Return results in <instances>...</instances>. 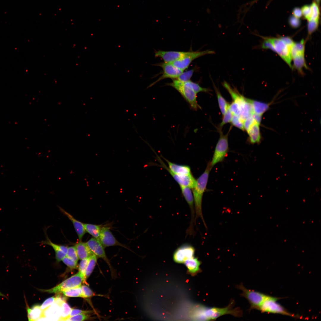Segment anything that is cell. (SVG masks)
Segmentation results:
<instances>
[{
  "mask_svg": "<svg viewBox=\"0 0 321 321\" xmlns=\"http://www.w3.org/2000/svg\"><path fill=\"white\" fill-rule=\"evenodd\" d=\"M61 293L66 297L82 298L81 286L64 290L62 291Z\"/></svg>",
  "mask_w": 321,
  "mask_h": 321,
  "instance_id": "obj_31",
  "label": "cell"
},
{
  "mask_svg": "<svg viewBox=\"0 0 321 321\" xmlns=\"http://www.w3.org/2000/svg\"><path fill=\"white\" fill-rule=\"evenodd\" d=\"M237 287L242 291L241 295L246 298L248 301L250 305V310H258L262 303L269 296L257 291L247 289L242 284L237 285Z\"/></svg>",
  "mask_w": 321,
  "mask_h": 321,
  "instance_id": "obj_5",
  "label": "cell"
},
{
  "mask_svg": "<svg viewBox=\"0 0 321 321\" xmlns=\"http://www.w3.org/2000/svg\"><path fill=\"white\" fill-rule=\"evenodd\" d=\"M289 22L290 26L294 28L298 27L301 23L300 21L299 18L293 15L290 16L289 20Z\"/></svg>",
  "mask_w": 321,
  "mask_h": 321,
  "instance_id": "obj_47",
  "label": "cell"
},
{
  "mask_svg": "<svg viewBox=\"0 0 321 321\" xmlns=\"http://www.w3.org/2000/svg\"><path fill=\"white\" fill-rule=\"evenodd\" d=\"M316 0L317 1V3H318V4L320 2V0Z\"/></svg>",
  "mask_w": 321,
  "mask_h": 321,
  "instance_id": "obj_54",
  "label": "cell"
},
{
  "mask_svg": "<svg viewBox=\"0 0 321 321\" xmlns=\"http://www.w3.org/2000/svg\"><path fill=\"white\" fill-rule=\"evenodd\" d=\"M83 283H85L84 277L78 272L54 287L42 290L49 293H59L64 290L80 286Z\"/></svg>",
  "mask_w": 321,
  "mask_h": 321,
  "instance_id": "obj_7",
  "label": "cell"
},
{
  "mask_svg": "<svg viewBox=\"0 0 321 321\" xmlns=\"http://www.w3.org/2000/svg\"><path fill=\"white\" fill-rule=\"evenodd\" d=\"M220 136L215 147L212 159L210 162L212 167L216 164L222 161L226 156L229 150L228 134H223L219 130Z\"/></svg>",
  "mask_w": 321,
  "mask_h": 321,
  "instance_id": "obj_8",
  "label": "cell"
},
{
  "mask_svg": "<svg viewBox=\"0 0 321 321\" xmlns=\"http://www.w3.org/2000/svg\"><path fill=\"white\" fill-rule=\"evenodd\" d=\"M92 311H91L83 310L79 309H72L69 317L81 314H89L92 313Z\"/></svg>",
  "mask_w": 321,
  "mask_h": 321,
  "instance_id": "obj_49",
  "label": "cell"
},
{
  "mask_svg": "<svg viewBox=\"0 0 321 321\" xmlns=\"http://www.w3.org/2000/svg\"><path fill=\"white\" fill-rule=\"evenodd\" d=\"M214 53V51L209 50L186 52L182 57L171 63L176 67L184 71L188 67L192 62L195 59L207 54Z\"/></svg>",
  "mask_w": 321,
  "mask_h": 321,
  "instance_id": "obj_9",
  "label": "cell"
},
{
  "mask_svg": "<svg viewBox=\"0 0 321 321\" xmlns=\"http://www.w3.org/2000/svg\"><path fill=\"white\" fill-rule=\"evenodd\" d=\"M0 296L3 297L7 299H8V297L5 295L3 294L0 291Z\"/></svg>",
  "mask_w": 321,
  "mask_h": 321,
  "instance_id": "obj_53",
  "label": "cell"
},
{
  "mask_svg": "<svg viewBox=\"0 0 321 321\" xmlns=\"http://www.w3.org/2000/svg\"><path fill=\"white\" fill-rule=\"evenodd\" d=\"M63 262L71 269L77 268V262L66 256L62 260Z\"/></svg>",
  "mask_w": 321,
  "mask_h": 321,
  "instance_id": "obj_44",
  "label": "cell"
},
{
  "mask_svg": "<svg viewBox=\"0 0 321 321\" xmlns=\"http://www.w3.org/2000/svg\"><path fill=\"white\" fill-rule=\"evenodd\" d=\"M166 85L172 87L180 93L193 109L197 110L201 108L197 101L196 93L184 82L175 79Z\"/></svg>",
  "mask_w": 321,
  "mask_h": 321,
  "instance_id": "obj_3",
  "label": "cell"
},
{
  "mask_svg": "<svg viewBox=\"0 0 321 321\" xmlns=\"http://www.w3.org/2000/svg\"><path fill=\"white\" fill-rule=\"evenodd\" d=\"M212 168L210 162H209L204 172L196 180L195 185L193 188L196 217L202 219L205 226L202 213V200L204 193L206 189L209 173Z\"/></svg>",
  "mask_w": 321,
  "mask_h": 321,
  "instance_id": "obj_2",
  "label": "cell"
},
{
  "mask_svg": "<svg viewBox=\"0 0 321 321\" xmlns=\"http://www.w3.org/2000/svg\"><path fill=\"white\" fill-rule=\"evenodd\" d=\"M89 248L93 253L98 258H100L104 260L109 267L111 273L113 275V269L111 265L110 262L107 258L103 246L100 241L94 237L89 240L86 243Z\"/></svg>",
  "mask_w": 321,
  "mask_h": 321,
  "instance_id": "obj_12",
  "label": "cell"
},
{
  "mask_svg": "<svg viewBox=\"0 0 321 321\" xmlns=\"http://www.w3.org/2000/svg\"><path fill=\"white\" fill-rule=\"evenodd\" d=\"M66 256L77 262L79 258L75 246L68 248Z\"/></svg>",
  "mask_w": 321,
  "mask_h": 321,
  "instance_id": "obj_37",
  "label": "cell"
},
{
  "mask_svg": "<svg viewBox=\"0 0 321 321\" xmlns=\"http://www.w3.org/2000/svg\"><path fill=\"white\" fill-rule=\"evenodd\" d=\"M233 114L230 111L229 107L225 114L223 115V118L219 126L221 128L224 125L231 122Z\"/></svg>",
  "mask_w": 321,
  "mask_h": 321,
  "instance_id": "obj_39",
  "label": "cell"
},
{
  "mask_svg": "<svg viewBox=\"0 0 321 321\" xmlns=\"http://www.w3.org/2000/svg\"><path fill=\"white\" fill-rule=\"evenodd\" d=\"M252 116L254 119L255 121L258 123L260 124L262 119V116L256 114L254 113L252 114Z\"/></svg>",
  "mask_w": 321,
  "mask_h": 321,
  "instance_id": "obj_52",
  "label": "cell"
},
{
  "mask_svg": "<svg viewBox=\"0 0 321 321\" xmlns=\"http://www.w3.org/2000/svg\"><path fill=\"white\" fill-rule=\"evenodd\" d=\"M97 258L94 254L89 256V261L85 272L84 280L85 282L92 272L96 264Z\"/></svg>",
  "mask_w": 321,
  "mask_h": 321,
  "instance_id": "obj_28",
  "label": "cell"
},
{
  "mask_svg": "<svg viewBox=\"0 0 321 321\" xmlns=\"http://www.w3.org/2000/svg\"><path fill=\"white\" fill-rule=\"evenodd\" d=\"M157 159L160 163V166L166 169L170 173L174 179L179 184L180 186L188 187L193 188L196 182V180L192 174L187 176H181L177 175L171 171L158 156Z\"/></svg>",
  "mask_w": 321,
  "mask_h": 321,
  "instance_id": "obj_13",
  "label": "cell"
},
{
  "mask_svg": "<svg viewBox=\"0 0 321 321\" xmlns=\"http://www.w3.org/2000/svg\"><path fill=\"white\" fill-rule=\"evenodd\" d=\"M259 36L263 39H266L270 42L273 46L275 52L288 65L290 68H292L291 64L292 57L291 54V48L289 47L280 38L269 37Z\"/></svg>",
  "mask_w": 321,
  "mask_h": 321,
  "instance_id": "obj_6",
  "label": "cell"
},
{
  "mask_svg": "<svg viewBox=\"0 0 321 321\" xmlns=\"http://www.w3.org/2000/svg\"><path fill=\"white\" fill-rule=\"evenodd\" d=\"M279 37L291 48L295 43L292 38L289 37L282 36Z\"/></svg>",
  "mask_w": 321,
  "mask_h": 321,
  "instance_id": "obj_50",
  "label": "cell"
},
{
  "mask_svg": "<svg viewBox=\"0 0 321 321\" xmlns=\"http://www.w3.org/2000/svg\"><path fill=\"white\" fill-rule=\"evenodd\" d=\"M292 14L294 16L299 18L302 15L301 10L299 8H295L292 10Z\"/></svg>",
  "mask_w": 321,
  "mask_h": 321,
  "instance_id": "obj_51",
  "label": "cell"
},
{
  "mask_svg": "<svg viewBox=\"0 0 321 321\" xmlns=\"http://www.w3.org/2000/svg\"><path fill=\"white\" fill-rule=\"evenodd\" d=\"M89 314H81L69 317L64 321H84L89 318Z\"/></svg>",
  "mask_w": 321,
  "mask_h": 321,
  "instance_id": "obj_36",
  "label": "cell"
},
{
  "mask_svg": "<svg viewBox=\"0 0 321 321\" xmlns=\"http://www.w3.org/2000/svg\"><path fill=\"white\" fill-rule=\"evenodd\" d=\"M243 122L239 116L233 115L231 122L233 126L244 130Z\"/></svg>",
  "mask_w": 321,
  "mask_h": 321,
  "instance_id": "obj_34",
  "label": "cell"
},
{
  "mask_svg": "<svg viewBox=\"0 0 321 321\" xmlns=\"http://www.w3.org/2000/svg\"><path fill=\"white\" fill-rule=\"evenodd\" d=\"M155 65L160 66L162 68L163 73L157 80L151 84L148 87L152 86L163 79L168 78L176 79L183 72V70L176 67L171 63L164 62L158 63Z\"/></svg>",
  "mask_w": 321,
  "mask_h": 321,
  "instance_id": "obj_10",
  "label": "cell"
},
{
  "mask_svg": "<svg viewBox=\"0 0 321 321\" xmlns=\"http://www.w3.org/2000/svg\"><path fill=\"white\" fill-rule=\"evenodd\" d=\"M42 243L49 245L53 248L55 252L56 259L58 262L62 260L63 258L66 256L68 249L67 247L54 243L48 238Z\"/></svg>",
  "mask_w": 321,
  "mask_h": 321,
  "instance_id": "obj_18",
  "label": "cell"
},
{
  "mask_svg": "<svg viewBox=\"0 0 321 321\" xmlns=\"http://www.w3.org/2000/svg\"><path fill=\"white\" fill-rule=\"evenodd\" d=\"M229 108L233 115L240 116V108L239 104L237 102L233 101L229 105Z\"/></svg>",
  "mask_w": 321,
  "mask_h": 321,
  "instance_id": "obj_41",
  "label": "cell"
},
{
  "mask_svg": "<svg viewBox=\"0 0 321 321\" xmlns=\"http://www.w3.org/2000/svg\"><path fill=\"white\" fill-rule=\"evenodd\" d=\"M194 71V70L192 69L186 72H183L176 79L183 82L190 81Z\"/></svg>",
  "mask_w": 321,
  "mask_h": 321,
  "instance_id": "obj_33",
  "label": "cell"
},
{
  "mask_svg": "<svg viewBox=\"0 0 321 321\" xmlns=\"http://www.w3.org/2000/svg\"><path fill=\"white\" fill-rule=\"evenodd\" d=\"M59 208L61 211L72 222L79 239L81 240L86 232L84 224L75 219L71 215L63 209L60 207Z\"/></svg>",
  "mask_w": 321,
  "mask_h": 321,
  "instance_id": "obj_19",
  "label": "cell"
},
{
  "mask_svg": "<svg viewBox=\"0 0 321 321\" xmlns=\"http://www.w3.org/2000/svg\"><path fill=\"white\" fill-rule=\"evenodd\" d=\"M256 122L252 116L250 115L244 121L243 124L244 130L247 132L250 127L255 122Z\"/></svg>",
  "mask_w": 321,
  "mask_h": 321,
  "instance_id": "obj_46",
  "label": "cell"
},
{
  "mask_svg": "<svg viewBox=\"0 0 321 321\" xmlns=\"http://www.w3.org/2000/svg\"><path fill=\"white\" fill-rule=\"evenodd\" d=\"M180 187L182 195L191 210V217L190 225L188 230V232L189 233H191L192 231V226L195 220V210L193 194L191 190V188L190 187L182 186H180Z\"/></svg>",
  "mask_w": 321,
  "mask_h": 321,
  "instance_id": "obj_15",
  "label": "cell"
},
{
  "mask_svg": "<svg viewBox=\"0 0 321 321\" xmlns=\"http://www.w3.org/2000/svg\"><path fill=\"white\" fill-rule=\"evenodd\" d=\"M186 53L184 51L159 50L155 52V56L161 58L165 62L172 63L181 58Z\"/></svg>",
  "mask_w": 321,
  "mask_h": 321,
  "instance_id": "obj_16",
  "label": "cell"
},
{
  "mask_svg": "<svg viewBox=\"0 0 321 321\" xmlns=\"http://www.w3.org/2000/svg\"><path fill=\"white\" fill-rule=\"evenodd\" d=\"M81 288L82 298H90L95 295V293L87 286L86 285L81 286Z\"/></svg>",
  "mask_w": 321,
  "mask_h": 321,
  "instance_id": "obj_38",
  "label": "cell"
},
{
  "mask_svg": "<svg viewBox=\"0 0 321 321\" xmlns=\"http://www.w3.org/2000/svg\"><path fill=\"white\" fill-rule=\"evenodd\" d=\"M293 62V67L298 72L302 75L303 74V68L308 69L305 60L304 55L298 56L292 59Z\"/></svg>",
  "mask_w": 321,
  "mask_h": 321,
  "instance_id": "obj_26",
  "label": "cell"
},
{
  "mask_svg": "<svg viewBox=\"0 0 321 321\" xmlns=\"http://www.w3.org/2000/svg\"><path fill=\"white\" fill-rule=\"evenodd\" d=\"M188 269V272L194 276L200 272L201 262L194 257L186 260L184 263Z\"/></svg>",
  "mask_w": 321,
  "mask_h": 321,
  "instance_id": "obj_21",
  "label": "cell"
},
{
  "mask_svg": "<svg viewBox=\"0 0 321 321\" xmlns=\"http://www.w3.org/2000/svg\"><path fill=\"white\" fill-rule=\"evenodd\" d=\"M99 241L104 248L111 246H119L128 249L126 246L117 240L108 227H102Z\"/></svg>",
  "mask_w": 321,
  "mask_h": 321,
  "instance_id": "obj_14",
  "label": "cell"
},
{
  "mask_svg": "<svg viewBox=\"0 0 321 321\" xmlns=\"http://www.w3.org/2000/svg\"><path fill=\"white\" fill-rule=\"evenodd\" d=\"M234 302L232 301L227 306L224 308L209 307L203 306L196 307L194 310L193 317L197 320H214L223 315L230 314L235 317H240L242 311L238 307H234Z\"/></svg>",
  "mask_w": 321,
  "mask_h": 321,
  "instance_id": "obj_1",
  "label": "cell"
},
{
  "mask_svg": "<svg viewBox=\"0 0 321 321\" xmlns=\"http://www.w3.org/2000/svg\"><path fill=\"white\" fill-rule=\"evenodd\" d=\"M305 41L302 39L299 42L294 43L291 49L292 59L300 55H304Z\"/></svg>",
  "mask_w": 321,
  "mask_h": 321,
  "instance_id": "obj_25",
  "label": "cell"
},
{
  "mask_svg": "<svg viewBox=\"0 0 321 321\" xmlns=\"http://www.w3.org/2000/svg\"><path fill=\"white\" fill-rule=\"evenodd\" d=\"M263 40V41L261 45V48L264 49H270L275 52L274 48L271 43L266 39Z\"/></svg>",
  "mask_w": 321,
  "mask_h": 321,
  "instance_id": "obj_48",
  "label": "cell"
},
{
  "mask_svg": "<svg viewBox=\"0 0 321 321\" xmlns=\"http://www.w3.org/2000/svg\"><path fill=\"white\" fill-rule=\"evenodd\" d=\"M302 15L305 18L309 21L311 20V9L310 5H305L301 9Z\"/></svg>",
  "mask_w": 321,
  "mask_h": 321,
  "instance_id": "obj_43",
  "label": "cell"
},
{
  "mask_svg": "<svg viewBox=\"0 0 321 321\" xmlns=\"http://www.w3.org/2000/svg\"><path fill=\"white\" fill-rule=\"evenodd\" d=\"M89 257H88L81 259V261L80 262L78 266L79 272L84 276V279L85 272L89 261ZM85 282H86L85 281Z\"/></svg>",
  "mask_w": 321,
  "mask_h": 321,
  "instance_id": "obj_42",
  "label": "cell"
},
{
  "mask_svg": "<svg viewBox=\"0 0 321 321\" xmlns=\"http://www.w3.org/2000/svg\"><path fill=\"white\" fill-rule=\"evenodd\" d=\"M59 305L60 307L61 314L58 320L64 321L69 317L72 309L66 302L65 300L62 301Z\"/></svg>",
  "mask_w": 321,
  "mask_h": 321,
  "instance_id": "obj_30",
  "label": "cell"
},
{
  "mask_svg": "<svg viewBox=\"0 0 321 321\" xmlns=\"http://www.w3.org/2000/svg\"><path fill=\"white\" fill-rule=\"evenodd\" d=\"M319 25V21L311 20L309 21L307 28L309 36L315 31L317 29Z\"/></svg>",
  "mask_w": 321,
  "mask_h": 321,
  "instance_id": "obj_40",
  "label": "cell"
},
{
  "mask_svg": "<svg viewBox=\"0 0 321 321\" xmlns=\"http://www.w3.org/2000/svg\"><path fill=\"white\" fill-rule=\"evenodd\" d=\"M195 251L194 248L190 244L186 243L179 247L173 255L174 261L177 263H184L188 259L194 257Z\"/></svg>",
  "mask_w": 321,
  "mask_h": 321,
  "instance_id": "obj_11",
  "label": "cell"
},
{
  "mask_svg": "<svg viewBox=\"0 0 321 321\" xmlns=\"http://www.w3.org/2000/svg\"><path fill=\"white\" fill-rule=\"evenodd\" d=\"M214 86L216 94L219 108L222 115H223L228 108L229 105L221 95L215 86L214 85Z\"/></svg>",
  "mask_w": 321,
  "mask_h": 321,
  "instance_id": "obj_29",
  "label": "cell"
},
{
  "mask_svg": "<svg viewBox=\"0 0 321 321\" xmlns=\"http://www.w3.org/2000/svg\"><path fill=\"white\" fill-rule=\"evenodd\" d=\"M79 259H82L88 257L93 254L86 243L80 240L75 246Z\"/></svg>",
  "mask_w": 321,
  "mask_h": 321,
  "instance_id": "obj_23",
  "label": "cell"
},
{
  "mask_svg": "<svg viewBox=\"0 0 321 321\" xmlns=\"http://www.w3.org/2000/svg\"><path fill=\"white\" fill-rule=\"evenodd\" d=\"M259 125V124L257 122H255L250 127L247 132L249 136L250 142L252 144L259 143L261 140Z\"/></svg>",
  "mask_w": 321,
  "mask_h": 321,
  "instance_id": "obj_22",
  "label": "cell"
},
{
  "mask_svg": "<svg viewBox=\"0 0 321 321\" xmlns=\"http://www.w3.org/2000/svg\"><path fill=\"white\" fill-rule=\"evenodd\" d=\"M252 107L254 113L262 116L269 109V104L248 99Z\"/></svg>",
  "mask_w": 321,
  "mask_h": 321,
  "instance_id": "obj_24",
  "label": "cell"
},
{
  "mask_svg": "<svg viewBox=\"0 0 321 321\" xmlns=\"http://www.w3.org/2000/svg\"><path fill=\"white\" fill-rule=\"evenodd\" d=\"M56 298V297H53L46 299L40 306L41 309L44 311L51 304L54 303Z\"/></svg>",
  "mask_w": 321,
  "mask_h": 321,
  "instance_id": "obj_45",
  "label": "cell"
},
{
  "mask_svg": "<svg viewBox=\"0 0 321 321\" xmlns=\"http://www.w3.org/2000/svg\"><path fill=\"white\" fill-rule=\"evenodd\" d=\"M187 86L191 89L196 93L200 92H208L211 91L209 88H203L201 87L198 84L190 80L184 82Z\"/></svg>",
  "mask_w": 321,
  "mask_h": 321,
  "instance_id": "obj_32",
  "label": "cell"
},
{
  "mask_svg": "<svg viewBox=\"0 0 321 321\" xmlns=\"http://www.w3.org/2000/svg\"><path fill=\"white\" fill-rule=\"evenodd\" d=\"M84 226L86 232L93 237L99 240L100 234L102 227V226L89 224H84Z\"/></svg>",
  "mask_w": 321,
  "mask_h": 321,
  "instance_id": "obj_27",
  "label": "cell"
},
{
  "mask_svg": "<svg viewBox=\"0 0 321 321\" xmlns=\"http://www.w3.org/2000/svg\"><path fill=\"white\" fill-rule=\"evenodd\" d=\"M281 298H282L269 295L262 303L258 310L262 312L279 314L295 318H299V316L295 315L288 312L284 307L277 302V300Z\"/></svg>",
  "mask_w": 321,
  "mask_h": 321,
  "instance_id": "obj_4",
  "label": "cell"
},
{
  "mask_svg": "<svg viewBox=\"0 0 321 321\" xmlns=\"http://www.w3.org/2000/svg\"><path fill=\"white\" fill-rule=\"evenodd\" d=\"M311 6V20L319 21L320 11L318 5L316 2H314Z\"/></svg>",
  "mask_w": 321,
  "mask_h": 321,
  "instance_id": "obj_35",
  "label": "cell"
},
{
  "mask_svg": "<svg viewBox=\"0 0 321 321\" xmlns=\"http://www.w3.org/2000/svg\"><path fill=\"white\" fill-rule=\"evenodd\" d=\"M167 163L168 168L174 173L181 176H187L191 174V169L188 166L179 165L171 162L161 156Z\"/></svg>",
  "mask_w": 321,
  "mask_h": 321,
  "instance_id": "obj_17",
  "label": "cell"
},
{
  "mask_svg": "<svg viewBox=\"0 0 321 321\" xmlns=\"http://www.w3.org/2000/svg\"><path fill=\"white\" fill-rule=\"evenodd\" d=\"M26 304L27 317L29 321L37 320L38 319L44 317V311L41 309L40 306L36 305L30 308L27 303Z\"/></svg>",
  "mask_w": 321,
  "mask_h": 321,
  "instance_id": "obj_20",
  "label": "cell"
}]
</instances>
